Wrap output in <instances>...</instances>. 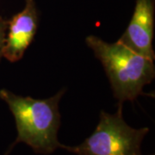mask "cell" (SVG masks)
Returning <instances> with one entry per match:
<instances>
[{"label":"cell","instance_id":"obj_1","mask_svg":"<svg viewBox=\"0 0 155 155\" xmlns=\"http://www.w3.org/2000/svg\"><path fill=\"white\" fill-rule=\"evenodd\" d=\"M63 94L64 90H61L49 98L35 99L14 94L6 89L0 90V98L9 106L17 131V139L9 152L22 142L38 154H51L62 147L58 140V130L61 126L59 102Z\"/></svg>","mask_w":155,"mask_h":155},{"label":"cell","instance_id":"obj_2","mask_svg":"<svg viewBox=\"0 0 155 155\" xmlns=\"http://www.w3.org/2000/svg\"><path fill=\"white\" fill-rule=\"evenodd\" d=\"M85 42L105 70L114 96L119 103L133 101L143 92L145 85L155 77L153 61L117 41L109 43L95 35Z\"/></svg>","mask_w":155,"mask_h":155},{"label":"cell","instance_id":"obj_3","mask_svg":"<svg viewBox=\"0 0 155 155\" xmlns=\"http://www.w3.org/2000/svg\"><path fill=\"white\" fill-rule=\"evenodd\" d=\"M148 132V127L127 125L122 117V103H119L115 114L101 111L95 131L81 144L62 145L61 148L77 155H142L140 144Z\"/></svg>","mask_w":155,"mask_h":155},{"label":"cell","instance_id":"obj_4","mask_svg":"<svg viewBox=\"0 0 155 155\" xmlns=\"http://www.w3.org/2000/svg\"><path fill=\"white\" fill-rule=\"evenodd\" d=\"M38 27V12L34 0H26L22 11L7 22L3 57L11 62L20 61L32 42Z\"/></svg>","mask_w":155,"mask_h":155},{"label":"cell","instance_id":"obj_5","mask_svg":"<svg viewBox=\"0 0 155 155\" xmlns=\"http://www.w3.org/2000/svg\"><path fill=\"white\" fill-rule=\"evenodd\" d=\"M153 29L154 0H135L133 17L118 41L136 53L154 61Z\"/></svg>","mask_w":155,"mask_h":155},{"label":"cell","instance_id":"obj_6","mask_svg":"<svg viewBox=\"0 0 155 155\" xmlns=\"http://www.w3.org/2000/svg\"><path fill=\"white\" fill-rule=\"evenodd\" d=\"M6 31H7V22L0 17V61L3 58V50L5 42Z\"/></svg>","mask_w":155,"mask_h":155},{"label":"cell","instance_id":"obj_7","mask_svg":"<svg viewBox=\"0 0 155 155\" xmlns=\"http://www.w3.org/2000/svg\"><path fill=\"white\" fill-rule=\"evenodd\" d=\"M152 155H153V154H152Z\"/></svg>","mask_w":155,"mask_h":155}]
</instances>
